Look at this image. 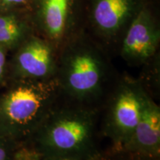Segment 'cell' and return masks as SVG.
<instances>
[{
  "mask_svg": "<svg viewBox=\"0 0 160 160\" xmlns=\"http://www.w3.org/2000/svg\"><path fill=\"white\" fill-rule=\"evenodd\" d=\"M148 95L137 78L129 75L117 77L100 113L101 134L111 141L110 150L119 151L128 141Z\"/></svg>",
  "mask_w": 160,
  "mask_h": 160,
  "instance_id": "obj_4",
  "label": "cell"
},
{
  "mask_svg": "<svg viewBox=\"0 0 160 160\" xmlns=\"http://www.w3.org/2000/svg\"><path fill=\"white\" fill-rule=\"evenodd\" d=\"M16 145V143L0 137V160H13Z\"/></svg>",
  "mask_w": 160,
  "mask_h": 160,
  "instance_id": "obj_12",
  "label": "cell"
},
{
  "mask_svg": "<svg viewBox=\"0 0 160 160\" xmlns=\"http://www.w3.org/2000/svg\"><path fill=\"white\" fill-rule=\"evenodd\" d=\"M130 10V0H99L93 13L98 31L105 37H116L125 23Z\"/></svg>",
  "mask_w": 160,
  "mask_h": 160,
  "instance_id": "obj_8",
  "label": "cell"
},
{
  "mask_svg": "<svg viewBox=\"0 0 160 160\" xmlns=\"http://www.w3.org/2000/svg\"><path fill=\"white\" fill-rule=\"evenodd\" d=\"M69 0H45L43 28L50 42H57L63 39L67 30Z\"/></svg>",
  "mask_w": 160,
  "mask_h": 160,
  "instance_id": "obj_9",
  "label": "cell"
},
{
  "mask_svg": "<svg viewBox=\"0 0 160 160\" xmlns=\"http://www.w3.org/2000/svg\"><path fill=\"white\" fill-rule=\"evenodd\" d=\"M101 108L61 99L31 143L45 158L99 160Z\"/></svg>",
  "mask_w": 160,
  "mask_h": 160,
  "instance_id": "obj_1",
  "label": "cell"
},
{
  "mask_svg": "<svg viewBox=\"0 0 160 160\" xmlns=\"http://www.w3.org/2000/svg\"><path fill=\"white\" fill-rule=\"evenodd\" d=\"M160 158L145 157L125 151H112L102 153L99 160H159Z\"/></svg>",
  "mask_w": 160,
  "mask_h": 160,
  "instance_id": "obj_11",
  "label": "cell"
},
{
  "mask_svg": "<svg viewBox=\"0 0 160 160\" xmlns=\"http://www.w3.org/2000/svg\"><path fill=\"white\" fill-rule=\"evenodd\" d=\"M43 160H77V159H67V158H49V157H46V158H44Z\"/></svg>",
  "mask_w": 160,
  "mask_h": 160,
  "instance_id": "obj_15",
  "label": "cell"
},
{
  "mask_svg": "<svg viewBox=\"0 0 160 160\" xmlns=\"http://www.w3.org/2000/svg\"><path fill=\"white\" fill-rule=\"evenodd\" d=\"M119 151L160 158V107L150 95L131 137Z\"/></svg>",
  "mask_w": 160,
  "mask_h": 160,
  "instance_id": "obj_7",
  "label": "cell"
},
{
  "mask_svg": "<svg viewBox=\"0 0 160 160\" xmlns=\"http://www.w3.org/2000/svg\"><path fill=\"white\" fill-rule=\"evenodd\" d=\"M57 64L51 42L31 38L22 46L16 57L15 80L48 81L56 79Z\"/></svg>",
  "mask_w": 160,
  "mask_h": 160,
  "instance_id": "obj_5",
  "label": "cell"
},
{
  "mask_svg": "<svg viewBox=\"0 0 160 160\" xmlns=\"http://www.w3.org/2000/svg\"><path fill=\"white\" fill-rule=\"evenodd\" d=\"M26 0H0L2 3L4 5H17V4H21L25 2Z\"/></svg>",
  "mask_w": 160,
  "mask_h": 160,
  "instance_id": "obj_14",
  "label": "cell"
},
{
  "mask_svg": "<svg viewBox=\"0 0 160 160\" xmlns=\"http://www.w3.org/2000/svg\"><path fill=\"white\" fill-rule=\"evenodd\" d=\"M61 97L56 79L15 80L0 98V137L29 142Z\"/></svg>",
  "mask_w": 160,
  "mask_h": 160,
  "instance_id": "obj_2",
  "label": "cell"
},
{
  "mask_svg": "<svg viewBox=\"0 0 160 160\" xmlns=\"http://www.w3.org/2000/svg\"><path fill=\"white\" fill-rule=\"evenodd\" d=\"M117 77L93 49L77 46L57 64L58 87L64 99L101 108Z\"/></svg>",
  "mask_w": 160,
  "mask_h": 160,
  "instance_id": "obj_3",
  "label": "cell"
},
{
  "mask_svg": "<svg viewBox=\"0 0 160 160\" xmlns=\"http://www.w3.org/2000/svg\"><path fill=\"white\" fill-rule=\"evenodd\" d=\"M159 42V31L150 16L145 11H142L124 35L121 53L126 61L131 63H145L155 55Z\"/></svg>",
  "mask_w": 160,
  "mask_h": 160,
  "instance_id": "obj_6",
  "label": "cell"
},
{
  "mask_svg": "<svg viewBox=\"0 0 160 160\" xmlns=\"http://www.w3.org/2000/svg\"><path fill=\"white\" fill-rule=\"evenodd\" d=\"M23 26L13 16L0 17V45L13 46L22 39Z\"/></svg>",
  "mask_w": 160,
  "mask_h": 160,
  "instance_id": "obj_10",
  "label": "cell"
},
{
  "mask_svg": "<svg viewBox=\"0 0 160 160\" xmlns=\"http://www.w3.org/2000/svg\"><path fill=\"white\" fill-rule=\"evenodd\" d=\"M6 57L5 51L0 47V83L2 82L5 76Z\"/></svg>",
  "mask_w": 160,
  "mask_h": 160,
  "instance_id": "obj_13",
  "label": "cell"
}]
</instances>
